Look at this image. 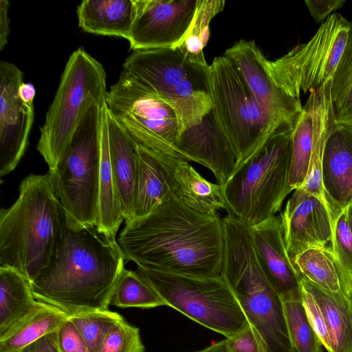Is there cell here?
Segmentation results:
<instances>
[{
	"instance_id": "5",
	"label": "cell",
	"mask_w": 352,
	"mask_h": 352,
	"mask_svg": "<svg viewBox=\"0 0 352 352\" xmlns=\"http://www.w3.org/2000/svg\"><path fill=\"white\" fill-rule=\"evenodd\" d=\"M293 130L282 129L270 135L221 186L228 214L253 227L279 212L292 192L289 177Z\"/></svg>"
},
{
	"instance_id": "43",
	"label": "cell",
	"mask_w": 352,
	"mask_h": 352,
	"mask_svg": "<svg viewBox=\"0 0 352 352\" xmlns=\"http://www.w3.org/2000/svg\"><path fill=\"white\" fill-rule=\"evenodd\" d=\"M19 98L28 104H34L36 89L32 82H23L18 90Z\"/></svg>"
},
{
	"instance_id": "15",
	"label": "cell",
	"mask_w": 352,
	"mask_h": 352,
	"mask_svg": "<svg viewBox=\"0 0 352 352\" xmlns=\"http://www.w3.org/2000/svg\"><path fill=\"white\" fill-rule=\"evenodd\" d=\"M237 69L259 104L282 124L294 127L302 111L300 98L283 91L267 69V59L254 40L241 39L223 54Z\"/></svg>"
},
{
	"instance_id": "4",
	"label": "cell",
	"mask_w": 352,
	"mask_h": 352,
	"mask_svg": "<svg viewBox=\"0 0 352 352\" xmlns=\"http://www.w3.org/2000/svg\"><path fill=\"white\" fill-rule=\"evenodd\" d=\"M221 277L233 291L266 352H296L283 303L256 256L250 227L229 214L222 218Z\"/></svg>"
},
{
	"instance_id": "1",
	"label": "cell",
	"mask_w": 352,
	"mask_h": 352,
	"mask_svg": "<svg viewBox=\"0 0 352 352\" xmlns=\"http://www.w3.org/2000/svg\"><path fill=\"white\" fill-rule=\"evenodd\" d=\"M118 242L138 267L196 277L221 274L222 218L199 212L174 196L125 224Z\"/></svg>"
},
{
	"instance_id": "17",
	"label": "cell",
	"mask_w": 352,
	"mask_h": 352,
	"mask_svg": "<svg viewBox=\"0 0 352 352\" xmlns=\"http://www.w3.org/2000/svg\"><path fill=\"white\" fill-rule=\"evenodd\" d=\"M176 147L182 159L208 168L221 186L239 166L237 157L216 122L212 110L201 123L178 137Z\"/></svg>"
},
{
	"instance_id": "38",
	"label": "cell",
	"mask_w": 352,
	"mask_h": 352,
	"mask_svg": "<svg viewBox=\"0 0 352 352\" xmlns=\"http://www.w3.org/2000/svg\"><path fill=\"white\" fill-rule=\"evenodd\" d=\"M56 334L60 352H88L82 335L69 316L57 330Z\"/></svg>"
},
{
	"instance_id": "23",
	"label": "cell",
	"mask_w": 352,
	"mask_h": 352,
	"mask_svg": "<svg viewBox=\"0 0 352 352\" xmlns=\"http://www.w3.org/2000/svg\"><path fill=\"white\" fill-rule=\"evenodd\" d=\"M85 32L129 39L136 14L135 0H84L76 10Z\"/></svg>"
},
{
	"instance_id": "8",
	"label": "cell",
	"mask_w": 352,
	"mask_h": 352,
	"mask_svg": "<svg viewBox=\"0 0 352 352\" xmlns=\"http://www.w3.org/2000/svg\"><path fill=\"white\" fill-rule=\"evenodd\" d=\"M106 79L102 65L83 47L69 56L36 146L49 170L56 165L87 110L106 102Z\"/></svg>"
},
{
	"instance_id": "24",
	"label": "cell",
	"mask_w": 352,
	"mask_h": 352,
	"mask_svg": "<svg viewBox=\"0 0 352 352\" xmlns=\"http://www.w3.org/2000/svg\"><path fill=\"white\" fill-rule=\"evenodd\" d=\"M300 285L318 302L331 340L329 352H352V298L342 290L331 292L300 277Z\"/></svg>"
},
{
	"instance_id": "20",
	"label": "cell",
	"mask_w": 352,
	"mask_h": 352,
	"mask_svg": "<svg viewBox=\"0 0 352 352\" xmlns=\"http://www.w3.org/2000/svg\"><path fill=\"white\" fill-rule=\"evenodd\" d=\"M172 192L193 210L206 214H218L224 209L221 188L204 177L184 159L160 153Z\"/></svg>"
},
{
	"instance_id": "16",
	"label": "cell",
	"mask_w": 352,
	"mask_h": 352,
	"mask_svg": "<svg viewBox=\"0 0 352 352\" xmlns=\"http://www.w3.org/2000/svg\"><path fill=\"white\" fill-rule=\"evenodd\" d=\"M280 217L292 261L308 248H331L333 222L329 209L319 197L299 187L294 190Z\"/></svg>"
},
{
	"instance_id": "42",
	"label": "cell",
	"mask_w": 352,
	"mask_h": 352,
	"mask_svg": "<svg viewBox=\"0 0 352 352\" xmlns=\"http://www.w3.org/2000/svg\"><path fill=\"white\" fill-rule=\"evenodd\" d=\"M10 4L8 0L0 1V50H3L8 43L10 34V19L8 11Z\"/></svg>"
},
{
	"instance_id": "22",
	"label": "cell",
	"mask_w": 352,
	"mask_h": 352,
	"mask_svg": "<svg viewBox=\"0 0 352 352\" xmlns=\"http://www.w3.org/2000/svg\"><path fill=\"white\" fill-rule=\"evenodd\" d=\"M109 151L115 186L125 224L133 219L137 157L133 140L106 107Z\"/></svg>"
},
{
	"instance_id": "36",
	"label": "cell",
	"mask_w": 352,
	"mask_h": 352,
	"mask_svg": "<svg viewBox=\"0 0 352 352\" xmlns=\"http://www.w3.org/2000/svg\"><path fill=\"white\" fill-rule=\"evenodd\" d=\"M140 329L123 317L111 328L98 352H144Z\"/></svg>"
},
{
	"instance_id": "26",
	"label": "cell",
	"mask_w": 352,
	"mask_h": 352,
	"mask_svg": "<svg viewBox=\"0 0 352 352\" xmlns=\"http://www.w3.org/2000/svg\"><path fill=\"white\" fill-rule=\"evenodd\" d=\"M123 221L124 219L118 197L110 161L105 107L102 129L98 213L96 227L100 231L116 237Z\"/></svg>"
},
{
	"instance_id": "21",
	"label": "cell",
	"mask_w": 352,
	"mask_h": 352,
	"mask_svg": "<svg viewBox=\"0 0 352 352\" xmlns=\"http://www.w3.org/2000/svg\"><path fill=\"white\" fill-rule=\"evenodd\" d=\"M134 143L137 176L131 222L147 217L160 205L174 196L160 152Z\"/></svg>"
},
{
	"instance_id": "27",
	"label": "cell",
	"mask_w": 352,
	"mask_h": 352,
	"mask_svg": "<svg viewBox=\"0 0 352 352\" xmlns=\"http://www.w3.org/2000/svg\"><path fill=\"white\" fill-rule=\"evenodd\" d=\"M319 89L311 90L292 133L289 186L292 191L304 182L314 142V120Z\"/></svg>"
},
{
	"instance_id": "25",
	"label": "cell",
	"mask_w": 352,
	"mask_h": 352,
	"mask_svg": "<svg viewBox=\"0 0 352 352\" xmlns=\"http://www.w3.org/2000/svg\"><path fill=\"white\" fill-rule=\"evenodd\" d=\"M30 281L18 271L0 267V338L43 305Z\"/></svg>"
},
{
	"instance_id": "28",
	"label": "cell",
	"mask_w": 352,
	"mask_h": 352,
	"mask_svg": "<svg viewBox=\"0 0 352 352\" xmlns=\"http://www.w3.org/2000/svg\"><path fill=\"white\" fill-rule=\"evenodd\" d=\"M68 316L59 309L43 302L0 338V352H16L44 336L56 331Z\"/></svg>"
},
{
	"instance_id": "32",
	"label": "cell",
	"mask_w": 352,
	"mask_h": 352,
	"mask_svg": "<svg viewBox=\"0 0 352 352\" xmlns=\"http://www.w3.org/2000/svg\"><path fill=\"white\" fill-rule=\"evenodd\" d=\"M224 0H197V7L190 30L178 46L192 61L206 64L203 49L209 37V24L223 10Z\"/></svg>"
},
{
	"instance_id": "34",
	"label": "cell",
	"mask_w": 352,
	"mask_h": 352,
	"mask_svg": "<svg viewBox=\"0 0 352 352\" xmlns=\"http://www.w3.org/2000/svg\"><path fill=\"white\" fill-rule=\"evenodd\" d=\"M282 301L289 337L296 352H322V344L309 321L302 299Z\"/></svg>"
},
{
	"instance_id": "19",
	"label": "cell",
	"mask_w": 352,
	"mask_h": 352,
	"mask_svg": "<svg viewBox=\"0 0 352 352\" xmlns=\"http://www.w3.org/2000/svg\"><path fill=\"white\" fill-rule=\"evenodd\" d=\"M322 185L334 222L352 203V128L333 122L322 155Z\"/></svg>"
},
{
	"instance_id": "35",
	"label": "cell",
	"mask_w": 352,
	"mask_h": 352,
	"mask_svg": "<svg viewBox=\"0 0 352 352\" xmlns=\"http://www.w3.org/2000/svg\"><path fill=\"white\" fill-rule=\"evenodd\" d=\"M122 318L109 309L69 316L82 335L88 352H98L111 328Z\"/></svg>"
},
{
	"instance_id": "37",
	"label": "cell",
	"mask_w": 352,
	"mask_h": 352,
	"mask_svg": "<svg viewBox=\"0 0 352 352\" xmlns=\"http://www.w3.org/2000/svg\"><path fill=\"white\" fill-rule=\"evenodd\" d=\"M301 293L302 304L309 321L322 346L329 352L331 340L322 311L312 294L302 286H301Z\"/></svg>"
},
{
	"instance_id": "30",
	"label": "cell",
	"mask_w": 352,
	"mask_h": 352,
	"mask_svg": "<svg viewBox=\"0 0 352 352\" xmlns=\"http://www.w3.org/2000/svg\"><path fill=\"white\" fill-rule=\"evenodd\" d=\"M330 96L336 122L352 128V25L333 76Z\"/></svg>"
},
{
	"instance_id": "13",
	"label": "cell",
	"mask_w": 352,
	"mask_h": 352,
	"mask_svg": "<svg viewBox=\"0 0 352 352\" xmlns=\"http://www.w3.org/2000/svg\"><path fill=\"white\" fill-rule=\"evenodd\" d=\"M130 47L147 50L182 45L193 21L197 0H135Z\"/></svg>"
},
{
	"instance_id": "7",
	"label": "cell",
	"mask_w": 352,
	"mask_h": 352,
	"mask_svg": "<svg viewBox=\"0 0 352 352\" xmlns=\"http://www.w3.org/2000/svg\"><path fill=\"white\" fill-rule=\"evenodd\" d=\"M105 107L106 102L87 110L56 165L47 172L67 217L84 226L97 223Z\"/></svg>"
},
{
	"instance_id": "12",
	"label": "cell",
	"mask_w": 352,
	"mask_h": 352,
	"mask_svg": "<svg viewBox=\"0 0 352 352\" xmlns=\"http://www.w3.org/2000/svg\"><path fill=\"white\" fill-rule=\"evenodd\" d=\"M352 23L334 12L324 20L311 38L296 45L282 57L267 60V69L287 94L300 98L328 84L342 57Z\"/></svg>"
},
{
	"instance_id": "2",
	"label": "cell",
	"mask_w": 352,
	"mask_h": 352,
	"mask_svg": "<svg viewBox=\"0 0 352 352\" xmlns=\"http://www.w3.org/2000/svg\"><path fill=\"white\" fill-rule=\"evenodd\" d=\"M126 260L116 237L69 219L51 263L30 283L35 298L68 316L109 309Z\"/></svg>"
},
{
	"instance_id": "31",
	"label": "cell",
	"mask_w": 352,
	"mask_h": 352,
	"mask_svg": "<svg viewBox=\"0 0 352 352\" xmlns=\"http://www.w3.org/2000/svg\"><path fill=\"white\" fill-rule=\"evenodd\" d=\"M110 303L123 309L166 306L161 296L136 270L126 269L116 286Z\"/></svg>"
},
{
	"instance_id": "9",
	"label": "cell",
	"mask_w": 352,
	"mask_h": 352,
	"mask_svg": "<svg viewBox=\"0 0 352 352\" xmlns=\"http://www.w3.org/2000/svg\"><path fill=\"white\" fill-rule=\"evenodd\" d=\"M210 71L212 112L237 157L239 166L273 133L294 128L278 121L259 104L237 69L225 56L215 57Z\"/></svg>"
},
{
	"instance_id": "39",
	"label": "cell",
	"mask_w": 352,
	"mask_h": 352,
	"mask_svg": "<svg viewBox=\"0 0 352 352\" xmlns=\"http://www.w3.org/2000/svg\"><path fill=\"white\" fill-rule=\"evenodd\" d=\"M226 339L228 349L233 352H266L258 334L250 323L234 336Z\"/></svg>"
},
{
	"instance_id": "33",
	"label": "cell",
	"mask_w": 352,
	"mask_h": 352,
	"mask_svg": "<svg viewBox=\"0 0 352 352\" xmlns=\"http://www.w3.org/2000/svg\"><path fill=\"white\" fill-rule=\"evenodd\" d=\"M331 249L341 289L352 298V223L348 218L346 208L340 211L334 222Z\"/></svg>"
},
{
	"instance_id": "45",
	"label": "cell",
	"mask_w": 352,
	"mask_h": 352,
	"mask_svg": "<svg viewBox=\"0 0 352 352\" xmlns=\"http://www.w3.org/2000/svg\"><path fill=\"white\" fill-rule=\"evenodd\" d=\"M228 352H233V351H230V350L228 349Z\"/></svg>"
},
{
	"instance_id": "10",
	"label": "cell",
	"mask_w": 352,
	"mask_h": 352,
	"mask_svg": "<svg viewBox=\"0 0 352 352\" xmlns=\"http://www.w3.org/2000/svg\"><path fill=\"white\" fill-rule=\"evenodd\" d=\"M136 271L169 306L230 338L249 324L233 291L221 277H196L138 267Z\"/></svg>"
},
{
	"instance_id": "41",
	"label": "cell",
	"mask_w": 352,
	"mask_h": 352,
	"mask_svg": "<svg viewBox=\"0 0 352 352\" xmlns=\"http://www.w3.org/2000/svg\"><path fill=\"white\" fill-rule=\"evenodd\" d=\"M56 331L44 336L16 352H60Z\"/></svg>"
},
{
	"instance_id": "3",
	"label": "cell",
	"mask_w": 352,
	"mask_h": 352,
	"mask_svg": "<svg viewBox=\"0 0 352 352\" xmlns=\"http://www.w3.org/2000/svg\"><path fill=\"white\" fill-rule=\"evenodd\" d=\"M15 202L0 210V267L31 283L50 265L61 234L63 208L50 175L31 174Z\"/></svg>"
},
{
	"instance_id": "44",
	"label": "cell",
	"mask_w": 352,
	"mask_h": 352,
	"mask_svg": "<svg viewBox=\"0 0 352 352\" xmlns=\"http://www.w3.org/2000/svg\"><path fill=\"white\" fill-rule=\"evenodd\" d=\"M190 352H228L227 339L214 342L203 349Z\"/></svg>"
},
{
	"instance_id": "11",
	"label": "cell",
	"mask_w": 352,
	"mask_h": 352,
	"mask_svg": "<svg viewBox=\"0 0 352 352\" xmlns=\"http://www.w3.org/2000/svg\"><path fill=\"white\" fill-rule=\"evenodd\" d=\"M106 107L135 143L182 158L174 111L142 80L122 70L107 92Z\"/></svg>"
},
{
	"instance_id": "29",
	"label": "cell",
	"mask_w": 352,
	"mask_h": 352,
	"mask_svg": "<svg viewBox=\"0 0 352 352\" xmlns=\"http://www.w3.org/2000/svg\"><path fill=\"white\" fill-rule=\"evenodd\" d=\"M300 277L331 292L341 289L340 276L331 248H311L292 261Z\"/></svg>"
},
{
	"instance_id": "18",
	"label": "cell",
	"mask_w": 352,
	"mask_h": 352,
	"mask_svg": "<svg viewBox=\"0 0 352 352\" xmlns=\"http://www.w3.org/2000/svg\"><path fill=\"white\" fill-rule=\"evenodd\" d=\"M250 228L258 262L281 299H302L300 277L287 253L280 215Z\"/></svg>"
},
{
	"instance_id": "6",
	"label": "cell",
	"mask_w": 352,
	"mask_h": 352,
	"mask_svg": "<svg viewBox=\"0 0 352 352\" xmlns=\"http://www.w3.org/2000/svg\"><path fill=\"white\" fill-rule=\"evenodd\" d=\"M123 70L142 80L172 108L179 136L212 110L210 65L192 61L179 47L133 50Z\"/></svg>"
},
{
	"instance_id": "14",
	"label": "cell",
	"mask_w": 352,
	"mask_h": 352,
	"mask_svg": "<svg viewBox=\"0 0 352 352\" xmlns=\"http://www.w3.org/2000/svg\"><path fill=\"white\" fill-rule=\"evenodd\" d=\"M23 72L7 60L0 63V175L12 172L28 144L34 117V104L19 96Z\"/></svg>"
},
{
	"instance_id": "40",
	"label": "cell",
	"mask_w": 352,
	"mask_h": 352,
	"mask_svg": "<svg viewBox=\"0 0 352 352\" xmlns=\"http://www.w3.org/2000/svg\"><path fill=\"white\" fill-rule=\"evenodd\" d=\"M345 3V0L305 1L306 7L316 23L326 20L331 12L342 8Z\"/></svg>"
}]
</instances>
